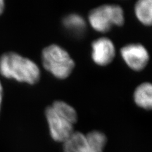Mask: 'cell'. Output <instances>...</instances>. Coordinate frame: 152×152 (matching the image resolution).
I'll return each instance as SVG.
<instances>
[{
    "label": "cell",
    "instance_id": "1",
    "mask_svg": "<svg viewBox=\"0 0 152 152\" xmlns=\"http://www.w3.org/2000/svg\"><path fill=\"white\" fill-rule=\"evenodd\" d=\"M0 74L3 77L34 85L39 81L41 71L31 60L14 51H8L0 56Z\"/></svg>",
    "mask_w": 152,
    "mask_h": 152
},
{
    "label": "cell",
    "instance_id": "7",
    "mask_svg": "<svg viewBox=\"0 0 152 152\" xmlns=\"http://www.w3.org/2000/svg\"><path fill=\"white\" fill-rule=\"evenodd\" d=\"M133 98L137 106L144 110H151L152 107L151 84L145 82L137 86L134 90Z\"/></svg>",
    "mask_w": 152,
    "mask_h": 152
},
{
    "label": "cell",
    "instance_id": "4",
    "mask_svg": "<svg viewBox=\"0 0 152 152\" xmlns=\"http://www.w3.org/2000/svg\"><path fill=\"white\" fill-rule=\"evenodd\" d=\"M120 52L124 62L133 70L141 71L148 65L150 60L148 51L141 44H127L122 48Z\"/></svg>",
    "mask_w": 152,
    "mask_h": 152
},
{
    "label": "cell",
    "instance_id": "2",
    "mask_svg": "<svg viewBox=\"0 0 152 152\" xmlns=\"http://www.w3.org/2000/svg\"><path fill=\"white\" fill-rule=\"evenodd\" d=\"M41 60L43 67L58 79L69 77L75 65L67 51L56 44L50 45L42 50Z\"/></svg>",
    "mask_w": 152,
    "mask_h": 152
},
{
    "label": "cell",
    "instance_id": "9",
    "mask_svg": "<svg viewBox=\"0 0 152 152\" xmlns=\"http://www.w3.org/2000/svg\"><path fill=\"white\" fill-rule=\"evenodd\" d=\"M63 26L66 30L75 35H81L86 29L85 19L77 13H70L66 15L62 20Z\"/></svg>",
    "mask_w": 152,
    "mask_h": 152
},
{
    "label": "cell",
    "instance_id": "10",
    "mask_svg": "<svg viewBox=\"0 0 152 152\" xmlns=\"http://www.w3.org/2000/svg\"><path fill=\"white\" fill-rule=\"evenodd\" d=\"M136 18L142 24L150 26L152 23V1L151 0H139L134 5Z\"/></svg>",
    "mask_w": 152,
    "mask_h": 152
},
{
    "label": "cell",
    "instance_id": "13",
    "mask_svg": "<svg viewBox=\"0 0 152 152\" xmlns=\"http://www.w3.org/2000/svg\"><path fill=\"white\" fill-rule=\"evenodd\" d=\"M3 88L1 81H0V113H1V104L3 102Z\"/></svg>",
    "mask_w": 152,
    "mask_h": 152
},
{
    "label": "cell",
    "instance_id": "14",
    "mask_svg": "<svg viewBox=\"0 0 152 152\" xmlns=\"http://www.w3.org/2000/svg\"><path fill=\"white\" fill-rule=\"evenodd\" d=\"M5 9V2L3 0H0V15H1Z\"/></svg>",
    "mask_w": 152,
    "mask_h": 152
},
{
    "label": "cell",
    "instance_id": "11",
    "mask_svg": "<svg viewBox=\"0 0 152 152\" xmlns=\"http://www.w3.org/2000/svg\"><path fill=\"white\" fill-rule=\"evenodd\" d=\"M51 106L58 115L64 118L73 125L77 122L78 115L77 112L67 103L61 100H56Z\"/></svg>",
    "mask_w": 152,
    "mask_h": 152
},
{
    "label": "cell",
    "instance_id": "8",
    "mask_svg": "<svg viewBox=\"0 0 152 152\" xmlns=\"http://www.w3.org/2000/svg\"><path fill=\"white\" fill-rule=\"evenodd\" d=\"M64 152H90L86 135L79 131H74L64 142Z\"/></svg>",
    "mask_w": 152,
    "mask_h": 152
},
{
    "label": "cell",
    "instance_id": "3",
    "mask_svg": "<svg viewBox=\"0 0 152 152\" xmlns=\"http://www.w3.org/2000/svg\"><path fill=\"white\" fill-rule=\"evenodd\" d=\"M88 22L96 31L105 33L113 26L121 27L124 24V12L118 4H103L90 11Z\"/></svg>",
    "mask_w": 152,
    "mask_h": 152
},
{
    "label": "cell",
    "instance_id": "5",
    "mask_svg": "<svg viewBox=\"0 0 152 152\" xmlns=\"http://www.w3.org/2000/svg\"><path fill=\"white\" fill-rule=\"evenodd\" d=\"M45 113L52 139L64 142L74 132V125L58 115L51 106L47 107Z\"/></svg>",
    "mask_w": 152,
    "mask_h": 152
},
{
    "label": "cell",
    "instance_id": "6",
    "mask_svg": "<svg viewBox=\"0 0 152 152\" xmlns=\"http://www.w3.org/2000/svg\"><path fill=\"white\" fill-rule=\"evenodd\" d=\"M115 56V48L111 39L99 37L91 44V58L99 66H107L112 63Z\"/></svg>",
    "mask_w": 152,
    "mask_h": 152
},
{
    "label": "cell",
    "instance_id": "12",
    "mask_svg": "<svg viewBox=\"0 0 152 152\" xmlns=\"http://www.w3.org/2000/svg\"><path fill=\"white\" fill-rule=\"evenodd\" d=\"M90 152H103L106 146L107 138L103 132L93 131L86 135Z\"/></svg>",
    "mask_w": 152,
    "mask_h": 152
}]
</instances>
